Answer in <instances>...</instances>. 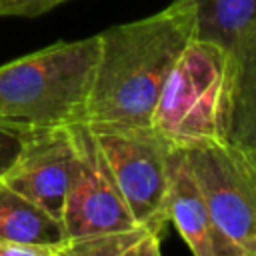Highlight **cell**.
Here are the masks:
<instances>
[{"mask_svg":"<svg viewBox=\"0 0 256 256\" xmlns=\"http://www.w3.org/2000/svg\"><path fill=\"white\" fill-rule=\"evenodd\" d=\"M232 92L234 52L194 36L164 80L150 126L174 150L226 142Z\"/></svg>","mask_w":256,"mask_h":256,"instance_id":"3","label":"cell"},{"mask_svg":"<svg viewBox=\"0 0 256 256\" xmlns=\"http://www.w3.org/2000/svg\"><path fill=\"white\" fill-rule=\"evenodd\" d=\"M100 38L56 42L0 66V128L20 136L84 122Z\"/></svg>","mask_w":256,"mask_h":256,"instance_id":"2","label":"cell"},{"mask_svg":"<svg viewBox=\"0 0 256 256\" xmlns=\"http://www.w3.org/2000/svg\"><path fill=\"white\" fill-rule=\"evenodd\" d=\"M0 242L62 250L68 240L58 218L0 180Z\"/></svg>","mask_w":256,"mask_h":256,"instance_id":"9","label":"cell"},{"mask_svg":"<svg viewBox=\"0 0 256 256\" xmlns=\"http://www.w3.org/2000/svg\"><path fill=\"white\" fill-rule=\"evenodd\" d=\"M66 0H0V16H38Z\"/></svg>","mask_w":256,"mask_h":256,"instance_id":"13","label":"cell"},{"mask_svg":"<svg viewBox=\"0 0 256 256\" xmlns=\"http://www.w3.org/2000/svg\"><path fill=\"white\" fill-rule=\"evenodd\" d=\"M234 52V92H232V144L256 156V24L238 38Z\"/></svg>","mask_w":256,"mask_h":256,"instance_id":"10","label":"cell"},{"mask_svg":"<svg viewBox=\"0 0 256 256\" xmlns=\"http://www.w3.org/2000/svg\"><path fill=\"white\" fill-rule=\"evenodd\" d=\"M70 126L24 134L14 164L0 178L60 222L76 168V144Z\"/></svg>","mask_w":256,"mask_h":256,"instance_id":"7","label":"cell"},{"mask_svg":"<svg viewBox=\"0 0 256 256\" xmlns=\"http://www.w3.org/2000/svg\"><path fill=\"white\" fill-rule=\"evenodd\" d=\"M248 256H256V252H252V254H248Z\"/></svg>","mask_w":256,"mask_h":256,"instance_id":"17","label":"cell"},{"mask_svg":"<svg viewBox=\"0 0 256 256\" xmlns=\"http://www.w3.org/2000/svg\"><path fill=\"white\" fill-rule=\"evenodd\" d=\"M178 152L218 226L256 252V156L230 140Z\"/></svg>","mask_w":256,"mask_h":256,"instance_id":"5","label":"cell"},{"mask_svg":"<svg viewBox=\"0 0 256 256\" xmlns=\"http://www.w3.org/2000/svg\"><path fill=\"white\" fill-rule=\"evenodd\" d=\"M110 166L136 224L162 230L168 222V166L174 148L152 128L134 124H88Z\"/></svg>","mask_w":256,"mask_h":256,"instance_id":"4","label":"cell"},{"mask_svg":"<svg viewBox=\"0 0 256 256\" xmlns=\"http://www.w3.org/2000/svg\"><path fill=\"white\" fill-rule=\"evenodd\" d=\"M194 8V36L232 50L256 24V0H190Z\"/></svg>","mask_w":256,"mask_h":256,"instance_id":"11","label":"cell"},{"mask_svg":"<svg viewBox=\"0 0 256 256\" xmlns=\"http://www.w3.org/2000/svg\"><path fill=\"white\" fill-rule=\"evenodd\" d=\"M142 228L120 232V234H108L78 242H68L62 250H58L62 256H122L126 244L140 232Z\"/></svg>","mask_w":256,"mask_h":256,"instance_id":"12","label":"cell"},{"mask_svg":"<svg viewBox=\"0 0 256 256\" xmlns=\"http://www.w3.org/2000/svg\"><path fill=\"white\" fill-rule=\"evenodd\" d=\"M52 254H54V250H46V248L0 242V256H52Z\"/></svg>","mask_w":256,"mask_h":256,"instance_id":"16","label":"cell"},{"mask_svg":"<svg viewBox=\"0 0 256 256\" xmlns=\"http://www.w3.org/2000/svg\"><path fill=\"white\" fill-rule=\"evenodd\" d=\"M100 52L86 106V124L150 126L164 80L194 38L190 0H172L146 18L98 34Z\"/></svg>","mask_w":256,"mask_h":256,"instance_id":"1","label":"cell"},{"mask_svg":"<svg viewBox=\"0 0 256 256\" xmlns=\"http://www.w3.org/2000/svg\"><path fill=\"white\" fill-rule=\"evenodd\" d=\"M20 148H22V136L16 132L0 128V178L14 164Z\"/></svg>","mask_w":256,"mask_h":256,"instance_id":"15","label":"cell"},{"mask_svg":"<svg viewBox=\"0 0 256 256\" xmlns=\"http://www.w3.org/2000/svg\"><path fill=\"white\" fill-rule=\"evenodd\" d=\"M70 128L76 144V168L62 210L66 240L78 242L140 228L90 126L76 122Z\"/></svg>","mask_w":256,"mask_h":256,"instance_id":"6","label":"cell"},{"mask_svg":"<svg viewBox=\"0 0 256 256\" xmlns=\"http://www.w3.org/2000/svg\"><path fill=\"white\" fill-rule=\"evenodd\" d=\"M166 212L168 222L176 226L192 256H248L214 220L178 150L170 154Z\"/></svg>","mask_w":256,"mask_h":256,"instance_id":"8","label":"cell"},{"mask_svg":"<svg viewBox=\"0 0 256 256\" xmlns=\"http://www.w3.org/2000/svg\"><path fill=\"white\" fill-rule=\"evenodd\" d=\"M122 256H162V252H160V232L142 228L126 244Z\"/></svg>","mask_w":256,"mask_h":256,"instance_id":"14","label":"cell"}]
</instances>
